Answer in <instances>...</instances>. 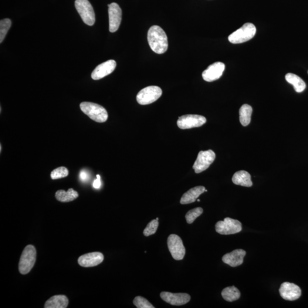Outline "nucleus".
<instances>
[{"instance_id":"obj_5","label":"nucleus","mask_w":308,"mask_h":308,"mask_svg":"<svg viewBox=\"0 0 308 308\" xmlns=\"http://www.w3.org/2000/svg\"><path fill=\"white\" fill-rule=\"evenodd\" d=\"M162 94V90L160 87L150 86L144 88L138 93L137 101L141 105L154 103L157 101Z\"/></svg>"},{"instance_id":"obj_30","label":"nucleus","mask_w":308,"mask_h":308,"mask_svg":"<svg viewBox=\"0 0 308 308\" xmlns=\"http://www.w3.org/2000/svg\"><path fill=\"white\" fill-rule=\"evenodd\" d=\"M90 175L86 170H81L80 174V180L83 182H86L89 181Z\"/></svg>"},{"instance_id":"obj_3","label":"nucleus","mask_w":308,"mask_h":308,"mask_svg":"<svg viewBox=\"0 0 308 308\" xmlns=\"http://www.w3.org/2000/svg\"><path fill=\"white\" fill-rule=\"evenodd\" d=\"M37 252L35 247L32 245L25 246L20 258L19 269L22 275H26L33 268L36 263Z\"/></svg>"},{"instance_id":"obj_31","label":"nucleus","mask_w":308,"mask_h":308,"mask_svg":"<svg viewBox=\"0 0 308 308\" xmlns=\"http://www.w3.org/2000/svg\"><path fill=\"white\" fill-rule=\"evenodd\" d=\"M93 187L96 189H99L101 186V177L100 175H97V179L93 182Z\"/></svg>"},{"instance_id":"obj_23","label":"nucleus","mask_w":308,"mask_h":308,"mask_svg":"<svg viewBox=\"0 0 308 308\" xmlns=\"http://www.w3.org/2000/svg\"><path fill=\"white\" fill-rule=\"evenodd\" d=\"M79 197L78 192L73 188H70L68 191L59 190L56 193V198L59 201L62 202H69L74 201Z\"/></svg>"},{"instance_id":"obj_33","label":"nucleus","mask_w":308,"mask_h":308,"mask_svg":"<svg viewBox=\"0 0 308 308\" xmlns=\"http://www.w3.org/2000/svg\"><path fill=\"white\" fill-rule=\"evenodd\" d=\"M198 202H200V200L199 199L198 200Z\"/></svg>"},{"instance_id":"obj_1","label":"nucleus","mask_w":308,"mask_h":308,"mask_svg":"<svg viewBox=\"0 0 308 308\" xmlns=\"http://www.w3.org/2000/svg\"><path fill=\"white\" fill-rule=\"evenodd\" d=\"M147 40L151 49L155 53L161 55L167 50V36L160 26L154 25L151 27L148 30Z\"/></svg>"},{"instance_id":"obj_26","label":"nucleus","mask_w":308,"mask_h":308,"mask_svg":"<svg viewBox=\"0 0 308 308\" xmlns=\"http://www.w3.org/2000/svg\"><path fill=\"white\" fill-rule=\"evenodd\" d=\"M203 212V209L201 207H197L189 211L185 215V219L188 224H192L195 219L201 216Z\"/></svg>"},{"instance_id":"obj_14","label":"nucleus","mask_w":308,"mask_h":308,"mask_svg":"<svg viewBox=\"0 0 308 308\" xmlns=\"http://www.w3.org/2000/svg\"><path fill=\"white\" fill-rule=\"evenodd\" d=\"M160 296L162 300L172 306H183L188 303L191 300V296L187 293L162 292Z\"/></svg>"},{"instance_id":"obj_9","label":"nucleus","mask_w":308,"mask_h":308,"mask_svg":"<svg viewBox=\"0 0 308 308\" xmlns=\"http://www.w3.org/2000/svg\"><path fill=\"white\" fill-rule=\"evenodd\" d=\"M167 245L169 251L175 260H181L184 258L185 249L180 237L175 234L170 235L167 239Z\"/></svg>"},{"instance_id":"obj_17","label":"nucleus","mask_w":308,"mask_h":308,"mask_svg":"<svg viewBox=\"0 0 308 308\" xmlns=\"http://www.w3.org/2000/svg\"><path fill=\"white\" fill-rule=\"evenodd\" d=\"M246 255V252L245 250L235 249L223 256L222 260L226 265L232 267H236L242 265L244 258Z\"/></svg>"},{"instance_id":"obj_29","label":"nucleus","mask_w":308,"mask_h":308,"mask_svg":"<svg viewBox=\"0 0 308 308\" xmlns=\"http://www.w3.org/2000/svg\"><path fill=\"white\" fill-rule=\"evenodd\" d=\"M133 303L138 308H154L155 307L149 301L142 296L135 298Z\"/></svg>"},{"instance_id":"obj_11","label":"nucleus","mask_w":308,"mask_h":308,"mask_svg":"<svg viewBox=\"0 0 308 308\" xmlns=\"http://www.w3.org/2000/svg\"><path fill=\"white\" fill-rule=\"evenodd\" d=\"M279 292L281 297L287 301L296 300L301 296L300 287L289 282H284L281 285Z\"/></svg>"},{"instance_id":"obj_16","label":"nucleus","mask_w":308,"mask_h":308,"mask_svg":"<svg viewBox=\"0 0 308 308\" xmlns=\"http://www.w3.org/2000/svg\"><path fill=\"white\" fill-rule=\"evenodd\" d=\"M103 260L104 256L103 253L95 252L81 256L78 260V262L81 266L88 268L100 265Z\"/></svg>"},{"instance_id":"obj_24","label":"nucleus","mask_w":308,"mask_h":308,"mask_svg":"<svg viewBox=\"0 0 308 308\" xmlns=\"http://www.w3.org/2000/svg\"><path fill=\"white\" fill-rule=\"evenodd\" d=\"M240 295L241 294L239 290L234 286L226 287L222 292L223 299L228 302H233V301L238 300Z\"/></svg>"},{"instance_id":"obj_32","label":"nucleus","mask_w":308,"mask_h":308,"mask_svg":"<svg viewBox=\"0 0 308 308\" xmlns=\"http://www.w3.org/2000/svg\"><path fill=\"white\" fill-rule=\"evenodd\" d=\"M156 219L157 220V221H159V218H157Z\"/></svg>"},{"instance_id":"obj_22","label":"nucleus","mask_w":308,"mask_h":308,"mask_svg":"<svg viewBox=\"0 0 308 308\" xmlns=\"http://www.w3.org/2000/svg\"><path fill=\"white\" fill-rule=\"evenodd\" d=\"M252 107L248 104H245L239 110L240 122L243 126H246L251 121Z\"/></svg>"},{"instance_id":"obj_27","label":"nucleus","mask_w":308,"mask_h":308,"mask_svg":"<svg viewBox=\"0 0 308 308\" xmlns=\"http://www.w3.org/2000/svg\"><path fill=\"white\" fill-rule=\"evenodd\" d=\"M159 226V222L157 219L152 220L148 223L144 230V234L145 236H149L155 234L157 232Z\"/></svg>"},{"instance_id":"obj_18","label":"nucleus","mask_w":308,"mask_h":308,"mask_svg":"<svg viewBox=\"0 0 308 308\" xmlns=\"http://www.w3.org/2000/svg\"><path fill=\"white\" fill-rule=\"evenodd\" d=\"M205 188L203 186H197V187L192 188L182 196L180 203L182 205H187L194 203L200 195L205 192Z\"/></svg>"},{"instance_id":"obj_15","label":"nucleus","mask_w":308,"mask_h":308,"mask_svg":"<svg viewBox=\"0 0 308 308\" xmlns=\"http://www.w3.org/2000/svg\"><path fill=\"white\" fill-rule=\"evenodd\" d=\"M117 63L114 60H109L97 66L91 74L94 80H99L109 75L116 69Z\"/></svg>"},{"instance_id":"obj_20","label":"nucleus","mask_w":308,"mask_h":308,"mask_svg":"<svg viewBox=\"0 0 308 308\" xmlns=\"http://www.w3.org/2000/svg\"><path fill=\"white\" fill-rule=\"evenodd\" d=\"M69 304V300L65 295H56L50 297L45 304V308H66Z\"/></svg>"},{"instance_id":"obj_4","label":"nucleus","mask_w":308,"mask_h":308,"mask_svg":"<svg viewBox=\"0 0 308 308\" xmlns=\"http://www.w3.org/2000/svg\"><path fill=\"white\" fill-rule=\"evenodd\" d=\"M256 28L252 23H246L228 37L229 41L233 44L242 43L251 40L255 36Z\"/></svg>"},{"instance_id":"obj_19","label":"nucleus","mask_w":308,"mask_h":308,"mask_svg":"<svg viewBox=\"0 0 308 308\" xmlns=\"http://www.w3.org/2000/svg\"><path fill=\"white\" fill-rule=\"evenodd\" d=\"M232 181L235 185H242L243 187H250L253 185L250 175L246 171L235 172Z\"/></svg>"},{"instance_id":"obj_12","label":"nucleus","mask_w":308,"mask_h":308,"mask_svg":"<svg viewBox=\"0 0 308 308\" xmlns=\"http://www.w3.org/2000/svg\"><path fill=\"white\" fill-rule=\"evenodd\" d=\"M109 6V30L111 33L117 31L122 20V10L119 5L113 2L108 5Z\"/></svg>"},{"instance_id":"obj_2","label":"nucleus","mask_w":308,"mask_h":308,"mask_svg":"<svg viewBox=\"0 0 308 308\" xmlns=\"http://www.w3.org/2000/svg\"><path fill=\"white\" fill-rule=\"evenodd\" d=\"M80 108L83 113L97 123H103L108 119L107 110L100 104L84 102L80 104Z\"/></svg>"},{"instance_id":"obj_21","label":"nucleus","mask_w":308,"mask_h":308,"mask_svg":"<svg viewBox=\"0 0 308 308\" xmlns=\"http://www.w3.org/2000/svg\"><path fill=\"white\" fill-rule=\"evenodd\" d=\"M287 82L292 84L297 93H301L306 89V84L301 78L293 73H287L286 76Z\"/></svg>"},{"instance_id":"obj_34","label":"nucleus","mask_w":308,"mask_h":308,"mask_svg":"<svg viewBox=\"0 0 308 308\" xmlns=\"http://www.w3.org/2000/svg\"></svg>"},{"instance_id":"obj_10","label":"nucleus","mask_w":308,"mask_h":308,"mask_svg":"<svg viewBox=\"0 0 308 308\" xmlns=\"http://www.w3.org/2000/svg\"><path fill=\"white\" fill-rule=\"evenodd\" d=\"M206 118L199 115H185L179 118L177 125L181 129H190V128L199 127L206 123Z\"/></svg>"},{"instance_id":"obj_7","label":"nucleus","mask_w":308,"mask_h":308,"mask_svg":"<svg viewBox=\"0 0 308 308\" xmlns=\"http://www.w3.org/2000/svg\"><path fill=\"white\" fill-rule=\"evenodd\" d=\"M216 231L221 235H232L242 231V225L238 220L226 218L223 221L216 223Z\"/></svg>"},{"instance_id":"obj_25","label":"nucleus","mask_w":308,"mask_h":308,"mask_svg":"<svg viewBox=\"0 0 308 308\" xmlns=\"http://www.w3.org/2000/svg\"><path fill=\"white\" fill-rule=\"evenodd\" d=\"M12 24L11 20L5 19L0 21V42L2 43L4 41L6 34L9 31Z\"/></svg>"},{"instance_id":"obj_8","label":"nucleus","mask_w":308,"mask_h":308,"mask_svg":"<svg viewBox=\"0 0 308 308\" xmlns=\"http://www.w3.org/2000/svg\"><path fill=\"white\" fill-rule=\"evenodd\" d=\"M215 158L216 154L211 150L200 151L192 168L196 174L201 173L210 166Z\"/></svg>"},{"instance_id":"obj_13","label":"nucleus","mask_w":308,"mask_h":308,"mask_svg":"<svg viewBox=\"0 0 308 308\" xmlns=\"http://www.w3.org/2000/svg\"><path fill=\"white\" fill-rule=\"evenodd\" d=\"M225 69V65L221 62H216L209 65L208 68L202 73L203 80L207 82L213 81L220 79L223 75Z\"/></svg>"},{"instance_id":"obj_6","label":"nucleus","mask_w":308,"mask_h":308,"mask_svg":"<svg viewBox=\"0 0 308 308\" xmlns=\"http://www.w3.org/2000/svg\"><path fill=\"white\" fill-rule=\"evenodd\" d=\"M75 6L83 21L87 25H93L96 22V16L90 2L88 0H76Z\"/></svg>"},{"instance_id":"obj_28","label":"nucleus","mask_w":308,"mask_h":308,"mask_svg":"<svg viewBox=\"0 0 308 308\" xmlns=\"http://www.w3.org/2000/svg\"><path fill=\"white\" fill-rule=\"evenodd\" d=\"M69 171L65 167H60L55 169L51 172V178L52 179H58L67 177Z\"/></svg>"}]
</instances>
